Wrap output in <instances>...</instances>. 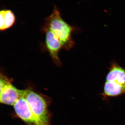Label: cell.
Listing matches in <instances>:
<instances>
[{"label":"cell","mask_w":125,"mask_h":125,"mask_svg":"<svg viewBox=\"0 0 125 125\" xmlns=\"http://www.w3.org/2000/svg\"><path fill=\"white\" fill-rule=\"evenodd\" d=\"M11 82V80L1 73L0 102L1 103L14 105L19 98L22 97L23 90L16 88Z\"/></svg>","instance_id":"cell-3"},{"label":"cell","mask_w":125,"mask_h":125,"mask_svg":"<svg viewBox=\"0 0 125 125\" xmlns=\"http://www.w3.org/2000/svg\"><path fill=\"white\" fill-rule=\"evenodd\" d=\"M0 30L4 31L13 25L16 21L14 14L10 10H2L0 11Z\"/></svg>","instance_id":"cell-8"},{"label":"cell","mask_w":125,"mask_h":125,"mask_svg":"<svg viewBox=\"0 0 125 125\" xmlns=\"http://www.w3.org/2000/svg\"><path fill=\"white\" fill-rule=\"evenodd\" d=\"M43 28L51 30L57 37L62 44V48L69 50L73 47V28L63 20L56 6H54L51 15L45 19Z\"/></svg>","instance_id":"cell-1"},{"label":"cell","mask_w":125,"mask_h":125,"mask_svg":"<svg viewBox=\"0 0 125 125\" xmlns=\"http://www.w3.org/2000/svg\"><path fill=\"white\" fill-rule=\"evenodd\" d=\"M106 81H113L125 85V69L112 62L106 77Z\"/></svg>","instance_id":"cell-6"},{"label":"cell","mask_w":125,"mask_h":125,"mask_svg":"<svg viewBox=\"0 0 125 125\" xmlns=\"http://www.w3.org/2000/svg\"><path fill=\"white\" fill-rule=\"evenodd\" d=\"M45 33V43L50 56L55 64L60 66L61 62L59 57V52L62 46L56 36L51 30L43 28Z\"/></svg>","instance_id":"cell-5"},{"label":"cell","mask_w":125,"mask_h":125,"mask_svg":"<svg viewBox=\"0 0 125 125\" xmlns=\"http://www.w3.org/2000/svg\"><path fill=\"white\" fill-rule=\"evenodd\" d=\"M22 97L26 100L33 113L43 125H50L46 103L42 96L27 89L23 90Z\"/></svg>","instance_id":"cell-2"},{"label":"cell","mask_w":125,"mask_h":125,"mask_svg":"<svg viewBox=\"0 0 125 125\" xmlns=\"http://www.w3.org/2000/svg\"><path fill=\"white\" fill-rule=\"evenodd\" d=\"M13 106L16 115L28 125H43L33 113L24 98H19Z\"/></svg>","instance_id":"cell-4"},{"label":"cell","mask_w":125,"mask_h":125,"mask_svg":"<svg viewBox=\"0 0 125 125\" xmlns=\"http://www.w3.org/2000/svg\"><path fill=\"white\" fill-rule=\"evenodd\" d=\"M125 94V85L113 81H106L104 87L103 96L113 97Z\"/></svg>","instance_id":"cell-7"}]
</instances>
